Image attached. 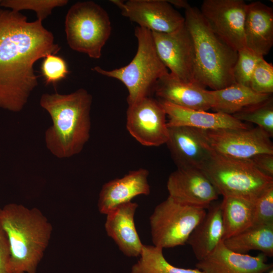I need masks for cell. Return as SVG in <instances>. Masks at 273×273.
Listing matches in <instances>:
<instances>
[{"mask_svg":"<svg viewBox=\"0 0 273 273\" xmlns=\"http://www.w3.org/2000/svg\"><path fill=\"white\" fill-rule=\"evenodd\" d=\"M60 49L42 21L0 8V108L21 111L38 85L35 63Z\"/></svg>","mask_w":273,"mask_h":273,"instance_id":"cell-1","label":"cell"},{"mask_svg":"<svg viewBox=\"0 0 273 273\" xmlns=\"http://www.w3.org/2000/svg\"><path fill=\"white\" fill-rule=\"evenodd\" d=\"M92 96L81 88L69 94H43L41 107L50 114L53 124L45 133L47 147L59 158L81 152L89 138Z\"/></svg>","mask_w":273,"mask_h":273,"instance_id":"cell-2","label":"cell"},{"mask_svg":"<svg viewBox=\"0 0 273 273\" xmlns=\"http://www.w3.org/2000/svg\"><path fill=\"white\" fill-rule=\"evenodd\" d=\"M0 226L9 241V273H36L52 226L41 211L11 203L0 208Z\"/></svg>","mask_w":273,"mask_h":273,"instance_id":"cell-3","label":"cell"},{"mask_svg":"<svg viewBox=\"0 0 273 273\" xmlns=\"http://www.w3.org/2000/svg\"><path fill=\"white\" fill-rule=\"evenodd\" d=\"M184 10L185 25L194 46V80L213 90L235 83L233 69L238 51L211 30L199 9L189 4Z\"/></svg>","mask_w":273,"mask_h":273,"instance_id":"cell-4","label":"cell"},{"mask_svg":"<svg viewBox=\"0 0 273 273\" xmlns=\"http://www.w3.org/2000/svg\"><path fill=\"white\" fill-rule=\"evenodd\" d=\"M134 35L138 41L136 53L127 65L111 70L97 66L92 70L121 81L128 91V106L150 97L158 80L167 74V68L160 59L154 43L152 32L136 26Z\"/></svg>","mask_w":273,"mask_h":273,"instance_id":"cell-5","label":"cell"},{"mask_svg":"<svg viewBox=\"0 0 273 273\" xmlns=\"http://www.w3.org/2000/svg\"><path fill=\"white\" fill-rule=\"evenodd\" d=\"M201 170L222 197H239L255 201L273 186V177L261 172L250 159L227 157L212 150Z\"/></svg>","mask_w":273,"mask_h":273,"instance_id":"cell-6","label":"cell"},{"mask_svg":"<svg viewBox=\"0 0 273 273\" xmlns=\"http://www.w3.org/2000/svg\"><path fill=\"white\" fill-rule=\"evenodd\" d=\"M109 16L100 5L78 2L69 9L65 19L67 43L72 50L98 59L111 33Z\"/></svg>","mask_w":273,"mask_h":273,"instance_id":"cell-7","label":"cell"},{"mask_svg":"<svg viewBox=\"0 0 273 273\" xmlns=\"http://www.w3.org/2000/svg\"><path fill=\"white\" fill-rule=\"evenodd\" d=\"M206 213V209L180 203L168 196L150 217L154 245L163 249L185 245Z\"/></svg>","mask_w":273,"mask_h":273,"instance_id":"cell-8","label":"cell"},{"mask_svg":"<svg viewBox=\"0 0 273 273\" xmlns=\"http://www.w3.org/2000/svg\"><path fill=\"white\" fill-rule=\"evenodd\" d=\"M203 131L211 149L227 157L247 160L260 154H273L270 138L257 126L253 128H224Z\"/></svg>","mask_w":273,"mask_h":273,"instance_id":"cell-9","label":"cell"},{"mask_svg":"<svg viewBox=\"0 0 273 273\" xmlns=\"http://www.w3.org/2000/svg\"><path fill=\"white\" fill-rule=\"evenodd\" d=\"M243 0H204L200 12L211 30L237 51L246 48Z\"/></svg>","mask_w":273,"mask_h":273,"instance_id":"cell-10","label":"cell"},{"mask_svg":"<svg viewBox=\"0 0 273 273\" xmlns=\"http://www.w3.org/2000/svg\"><path fill=\"white\" fill-rule=\"evenodd\" d=\"M166 116L159 101L146 97L128 106L126 128L142 145L159 146L166 144L168 139Z\"/></svg>","mask_w":273,"mask_h":273,"instance_id":"cell-11","label":"cell"},{"mask_svg":"<svg viewBox=\"0 0 273 273\" xmlns=\"http://www.w3.org/2000/svg\"><path fill=\"white\" fill-rule=\"evenodd\" d=\"M157 54L171 74L186 81L194 80L195 50L185 25L170 33L152 32Z\"/></svg>","mask_w":273,"mask_h":273,"instance_id":"cell-12","label":"cell"},{"mask_svg":"<svg viewBox=\"0 0 273 273\" xmlns=\"http://www.w3.org/2000/svg\"><path fill=\"white\" fill-rule=\"evenodd\" d=\"M122 15L151 32L170 33L185 25V18L168 1L112 0Z\"/></svg>","mask_w":273,"mask_h":273,"instance_id":"cell-13","label":"cell"},{"mask_svg":"<svg viewBox=\"0 0 273 273\" xmlns=\"http://www.w3.org/2000/svg\"><path fill=\"white\" fill-rule=\"evenodd\" d=\"M167 188L176 201L206 209L219 195L204 172L195 168H177L169 176Z\"/></svg>","mask_w":273,"mask_h":273,"instance_id":"cell-14","label":"cell"},{"mask_svg":"<svg viewBox=\"0 0 273 273\" xmlns=\"http://www.w3.org/2000/svg\"><path fill=\"white\" fill-rule=\"evenodd\" d=\"M166 144L177 168L201 169L211 152L203 130L190 127H169Z\"/></svg>","mask_w":273,"mask_h":273,"instance_id":"cell-15","label":"cell"},{"mask_svg":"<svg viewBox=\"0 0 273 273\" xmlns=\"http://www.w3.org/2000/svg\"><path fill=\"white\" fill-rule=\"evenodd\" d=\"M203 273H266L272 268L267 256L241 254L228 248L221 241L207 257L196 264Z\"/></svg>","mask_w":273,"mask_h":273,"instance_id":"cell-16","label":"cell"},{"mask_svg":"<svg viewBox=\"0 0 273 273\" xmlns=\"http://www.w3.org/2000/svg\"><path fill=\"white\" fill-rule=\"evenodd\" d=\"M153 93L159 100L181 107L205 111L211 108L210 90L196 81L181 80L169 72L158 80Z\"/></svg>","mask_w":273,"mask_h":273,"instance_id":"cell-17","label":"cell"},{"mask_svg":"<svg viewBox=\"0 0 273 273\" xmlns=\"http://www.w3.org/2000/svg\"><path fill=\"white\" fill-rule=\"evenodd\" d=\"M168 117V127L187 126L202 130L224 128L247 129L249 126L232 115L210 113L181 107L169 102L158 100Z\"/></svg>","mask_w":273,"mask_h":273,"instance_id":"cell-18","label":"cell"},{"mask_svg":"<svg viewBox=\"0 0 273 273\" xmlns=\"http://www.w3.org/2000/svg\"><path fill=\"white\" fill-rule=\"evenodd\" d=\"M149 171L144 168L129 172L122 177L105 184L100 191L98 206L99 211L107 214L117 206L130 202L135 197L150 193L148 181Z\"/></svg>","mask_w":273,"mask_h":273,"instance_id":"cell-19","label":"cell"},{"mask_svg":"<svg viewBox=\"0 0 273 273\" xmlns=\"http://www.w3.org/2000/svg\"><path fill=\"white\" fill-rule=\"evenodd\" d=\"M138 204L131 201L121 204L107 214L106 231L126 256L140 255L143 244L135 228L134 216Z\"/></svg>","mask_w":273,"mask_h":273,"instance_id":"cell-20","label":"cell"},{"mask_svg":"<svg viewBox=\"0 0 273 273\" xmlns=\"http://www.w3.org/2000/svg\"><path fill=\"white\" fill-rule=\"evenodd\" d=\"M246 48L258 56L268 54L273 45V10L257 1L247 4L244 22Z\"/></svg>","mask_w":273,"mask_h":273,"instance_id":"cell-21","label":"cell"},{"mask_svg":"<svg viewBox=\"0 0 273 273\" xmlns=\"http://www.w3.org/2000/svg\"><path fill=\"white\" fill-rule=\"evenodd\" d=\"M223 225L220 202H213L193 231L187 244L198 261L209 255L223 241Z\"/></svg>","mask_w":273,"mask_h":273,"instance_id":"cell-22","label":"cell"},{"mask_svg":"<svg viewBox=\"0 0 273 273\" xmlns=\"http://www.w3.org/2000/svg\"><path fill=\"white\" fill-rule=\"evenodd\" d=\"M211 108L216 112L230 115L242 109L263 102L271 95L257 93L250 87L237 83L218 90H210Z\"/></svg>","mask_w":273,"mask_h":273,"instance_id":"cell-23","label":"cell"},{"mask_svg":"<svg viewBox=\"0 0 273 273\" xmlns=\"http://www.w3.org/2000/svg\"><path fill=\"white\" fill-rule=\"evenodd\" d=\"M254 203L255 201L239 197H223L220 202L223 240L253 225Z\"/></svg>","mask_w":273,"mask_h":273,"instance_id":"cell-24","label":"cell"},{"mask_svg":"<svg viewBox=\"0 0 273 273\" xmlns=\"http://www.w3.org/2000/svg\"><path fill=\"white\" fill-rule=\"evenodd\" d=\"M229 249L241 254L259 251L267 257L273 256V224L253 225L223 240Z\"/></svg>","mask_w":273,"mask_h":273,"instance_id":"cell-25","label":"cell"},{"mask_svg":"<svg viewBox=\"0 0 273 273\" xmlns=\"http://www.w3.org/2000/svg\"><path fill=\"white\" fill-rule=\"evenodd\" d=\"M140 256L131 273H203L196 267L185 268L172 265L164 257L163 249L154 245H143Z\"/></svg>","mask_w":273,"mask_h":273,"instance_id":"cell-26","label":"cell"},{"mask_svg":"<svg viewBox=\"0 0 273 273\" xmlns=\"http://www.w3.org/2000/svg\"><path fill=\"white\" fill-rule=\"evenodd\" d=\"M237 119L253 123L265 131L270 138L273 136V99L246 107L232 115Z\"/></svg>","mask_w":273,"mask_h":273,"instance_id":"cell-27","label":"cell"},{"mask_svg":"<svg viewBox=\"0 0 273 273\" xmlns=\"http://www.w3.org/2000/svg\"><path fill=\"white\" fill-rule=\"evenodd\" d=\"M68 3L67 0H3L0 6L18 12L22 10L33 11L37 19L42 22L52 14L54 9L64 7Z\"/></svg>","mask_w":273,"mask_h":273,"instance_id":"cell-28","label":"cell"},{"mask_svg":"<svg viewBox=\"0 0 273 273\" xmlns=\"http://www.w3.org/2000/svg\"><path fill=\"white\" fill-rule=\"evenodd\" d=\"M261 57L246 48L238 51L237 60L233 69L235 83L250 87L251 78L256 65Z\"/></svg>","mask_w":273,"mask_h":273,"instance_id":"cell-29","label":"cell"},{"mask_svg":"<svg viewBox=\"0 0 273 273\" xmlns=\"http://www.w3.org/2000/svg\"><path fill=\"white\" fill-rule=\"evenodd\" d=\"M250 87L255 92L264 95L273 93V66L263 58L257 62L251 78Z\"/></svg>","mask_w":273,"mask_h":273,"instance_id":"cell-30","label":"cell"},{"mask_svg":"<svg viewBox=\"0 0 273 273\" xmlns=\"http://www.w3.org/2000/svg\"><path fill=\"white\" fill-rule=\"evenodd\" d=\"M40 69L47 85L56 84L66 78L69 73L65 60L54 54L49 55L43 58Z\"/></svg>","mask_w":273,"mask_h":273,"instance_id":"cell-31","label":"cell"},{"mask_svg":"<svg viewBox=\"0 0 273 273\" xmlns=\"http://www.w3.org/2000/svg\"><path fill=\"white\" fill-rule=\"evenodd\" d=\"M273 224V186L255 200L253 225Z\"/></svg>","mask_w":273,"mask_h":273,"instance_id":"cell-32","label":"cell"},{"mask_svg":"<svg viewBox=\"0 0 273 273\" xmlns=\"http://www.w3.org/2000/svg\"><path fill=\"white\" fill-rule=\"evenodd\" d=\"M250 160L261 172L273 177V154H260L254 156Z\"/></svg>","mask_w":273,"mask_h":273,"instance_id":"cell-33","label":"cell"},{"mask_svg":"<svg viewBox=\"0 0 273 273\" xmlns=\"http://www.w3.org/2000/svg\"><path fill=\"white\" fill-rule=\"evenodd\" d=\"M10 256L8 238L0 226V273H9L8 264Z\"/></svg>","mask_w":273,"mask_h":273,"instance_id":"cell-34","label":"cell"},{"mask_svg":"<svg viewBox=\"0 0 273 273\" xmlns=\"http://www.w3.org/2000/svg\"><path fill=\"white\" fill-rule=\"evenodd\" d=\"M168 2L173 6H175L177 8L185 9L188 5L189 3L183 0H172L168 1Z\"/></svg>","mask_w":273,"mask_h":273,"instance_id":"cell-35","label":"cell"},{"mask_svg":"<svg viewBox=\"0 0 273 273\" xmlns=\"http://www.w3.org/2000/svg\"><path fill=\"white\" fill-rule=\"evenodd\" d=\"M267 273H273V268H271Z\"/></svg>","mask_w":273,"mask_h":273,"instance_id":"cell-36","label":"cell"},{"mask_svg":"<svg viewBox=\"0 0 273 273\" xmlns=\"http://www.w3.org/2000/svg\"><path fill=\"white\" fill-rule=\"evenodd\" d=\"M1 1L0 0V3H1Z\"/></svg>","mask_w":273,"mask_h":273,"instance_id":"cell-37","label":"cell"}]
</instances>
